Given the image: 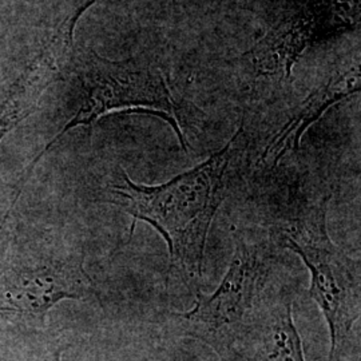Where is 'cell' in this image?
<instances>
[{
  "label": "cell",
  "mask_w": 361,
  "mask_h": 361,
  "mask_svg": "<svg viewBox=\"0 0 361 361\" xmlns=\"http://www.w3.org/2000/svg\"><path fill=\"white\" fill-rule=\"evenodd\" d=\"M244 126L222 149L195 168L161 185H142L122 173L113 188L119 205L131 217L128 244L138 221L154 228L168 245L170 271H177L186 284L204 273L207 237L226 195V177Z\"/></svg>",
  "instance_id": "obj_1"
},
{
  "label": "cell",
  "mask_w": 361,
  "mask_h": 361,
  "mask_svg": "<svg viewBox=\"0 0 361 361\" xmlns=\"http://www.w3.org/2000/svg\"><path fill=\"white\" fill-rule=\"evenodd\" d=\"M331 197L304 207L273 238L302 259L310 273V295L329 328V360L341 361L361 313L360 262L331 240L328 207Z\"/></svg>",
  "instance_id": "obj_2"
},
{
  "label": "cell",
  "mask_w": 361,
  "mask_h": 361,
  "mask_svg": "<svg viewBox=\"0 0 361 361\" xmlns=\"http://www.w3.org/2000/svg\"><path fill=\"white\" fill-rule=\"evenodd\" d=\"M89 298H98V289L82 247L52 241L0 262V323L43 329L56 304Z\"/></svg>",
  "instance_id": "obj_3"
},
{
  "label": "cell",
  "mask_w": 361,
  "mask_h": 361,
  "mask_svg": "<svg viewBox=\"0 0 361 361\" xmlns=\"http://www.w3.org/2000/svg\"><path fill=\"white\" fill-rule=\"evenodd\" d=\"M75 70L82 83L79 107L62 130L30 164L26 173L18 182L15 197L8 210H11L20 198L27 180L40 158L55 143L70 130L78 126H91L101 116L111 111H146L165 119L177 134L180 146L188 150V142L180 129L177 104L169 90L164 74L159 70L133 62L104 59L94 51L79 54Z\"/></svg>",
  "instance_id": "obj_4"
},
{
  "label": "cell",
  "mask_w": 361,
  "mask_h": 361,
  "mask_svg": "<svg viewBox=\"0 0 361 361\" xmlns=\"http://www.w3.org/2000/svg\"><path fill=\"white\" fill-rule=\"evenodd\" d=\"M268 261L269 247L262 241L237 235L232 261L219 288L210 295L195 290L193 308L170 312L166 328L173 335L205 344L221 360H228L262 293Z\"/></svg>",
  "instance_id": "obj_5"
},
{
  "label": "cell",
  "mask_w": 361,
  "mask_h": 361,
  "mask_svg": "<svg viewBox=\"0 0 361 361\" xmlns=\"http://www.w3.org/2000/svg\"><path fill=\"white\" fill-rule=\"evenodd\" d=\"M289 288L265 290L226 361H307Z\"/></svg>",
  "instance_id": "obj_6"
},
{
  "label": "cell",
  "mask_w": 361,
  "mask_h": 361,
  "mask_svg": "<svg viewBox=\"0 0 361 361\" xmlns=\"http://www.w3.org/2000/svg\"><path fill=\"white\" fill-rule=\"evenodd\" d=\"M97 0H87L75 13L61 23L42 51L27 66L25 73L13 82L0 102V142L38 107L43 91L71 58L74 30L78 19Z\"/></svg>",
  "instance_id": "obj_7"
},
{
  "label": "cell",
  "mask_w": 361,
  "mask_h": 361,
  "mask_svg": "<svg viewBox=\"0 0 361 361\" xmlns=\"http://www.w3.org/2000/svg\"><path fill=\"white\" fill-rule=\"evenodd\" d=\"M361 75L359 66H353L336 73L320 87L312 91L301 104L283 130L267 145L259 161L276 166L290 150H298L305 131L316 123L324 113L340 101L360 91Z\"/></svg>",
  "instance_id": "obj_8"
},
{
  "label": "cell",
  "mask_w": 361,
  "mask_h": 361,
  "mask_svg": "<svg viewBox=\"0 0 361 361\" xmlns=\"http://www.w3.org/2000/svg\"><path fill=\"white\" fill-rule=\"evenodd\" d=\"M314 13L298 10L280 19L246 52L259 75L289 78L314 32Z\"/></svg>",
  "instance_id": "obj_9"
},
{
  "label": "cell",
  "mask_w": 361,
  "mask_h": 361,
  "mask_svg": "<svg viewBox=\"0 0 361 361\" xmlns=\"http://www.w3.org/2000/svg\"><path fill=\"white\" fill-rule=\"evenodd\" d=\"M66 349L67 347H58V348L52 349L39 361H62V355Z\"/></svg>",
  "instance_id": "obj_10"
}]
</instances>
